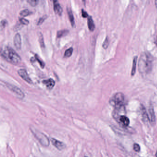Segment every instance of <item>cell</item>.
Wrapping results in <instances>:
<instances>
[{
    "mask_svg": "<svg viewBox=\"0 0 157 157\" xmlns=\"http://www.w3.org/2000/svg\"><path fill=\"white\" fill-rule=\"evenodd\" d=\"M68 33H69V30H59L57 32V36L58 38H61V37L65 36Z\"/></svg>",
    "mask_w": 157,
    "mask_h": 157,
    "instance_id": "obj_16",
    "label": "cell"
},
{
    "mask_svg": "<svg viewBox=\"0 0 157 157\" xmlns=\"http://www.w3.org/2000/svg\"><path fill=\"white\" fill-rule=\"evenodd\" d=\"M155 44H156V46H157V36L156 37V41H155Z\"/></svg>",
    "mask_w": 157,
    "mask_h": 157,
    "instance_id": "obj_29",
    "label": "cell"
},
{
    "mask_svg": "<svg viewBox=\"0 0 157 157\" xmlns=\"http://www.w3.org/2000/svg\"><path fill=\"white\" fill-rule=\"evenodd\" d=\"M20 22L23 25H27L29 23V21H28V20L26 19H24V18H20L19 19Z\"/></svg>",
    "mask_w": 157,
    "mask_h": 157,
    "instance_id": "obj_23",
    "label": "cell"
},
{
    "mask_svg": "<svg viewBox=\"0 0 157 157\" xmlns=\"http://www.w3.org/2000/svg\"><path fill=\"white\" fill-rule=\"evenodd\" d=\"M154 58L150 53L144 52L141 55L138 61V69L142 74L146 75L152 70Z\"/></svg>",
    "mask_w": 157,
    "mask_h": 157,
    "instance_id": "obj_1",
    "label": "cell"
},
{
    "mask_svg": "<svg viewBox=\"0 0 157 157\" xmlns=\"http://www.w3.org/2000/svg\"><path fill=\"white\" fill-rule=\"evenodd\" d=\"M39 42L41 48H45V44H44L43 36H42L41 33H40L39 34Z\"/></svg>",
    "mask_w": 157,
    "mask_h": 157,
    "instance_id": "obj_18",
    "label": "cell"
},
{
    "mask_svg": "<svg viewBox=\"0 0 157 157\" xmlns=\"http://www.w3.org/2000/svg\"><path fill=\"white\" fill-rule=\"evenodd\" d=\"M82 15L83 17L86 18V17H88V13L84 10V9L82 10Z\"/></svg>",
    "mask_w": 157,
    "mask_h": 157,
    "instance_id": "obj_26",
    "label": "cell"
},
{
    "mask_svg": "<svg viewBox=\"0 0 157 157\" xmlns=\"http://www.w3.org/2000/svg\"><path fill=\"white\" fill-rule=\"evenodd\" d=\"M137 57L135 56L134 57V59L133 60L132 68L131 72V76H134L136 73V65L137 62Z\"/></svg>",
    "mask_w": 157,
    "mask_h": 157,
    "instance_id": "obj_15",
    "label": "cell"
},
{
    "mask_svg": "<svg viewBox=\"0 0 157 157\" xmlns=\"http://www.w3.org/2000/svg\"><path fill=\"white\" fill-rule=\"evenodd\" d=\"M133 149L136 152H139L141 150L140 145L137 143H135L133 146Z\"/></svg>",
    "mask_w": 157,
    "mask_h": 157,
    "instance_id": "obj_25",
    "label": "cell"
},
{
    "mask_svg": "<svg viewBox=\"0 0 157 157\" xmlns=\"http://www.w3.org/2000/svg\"><path fill=\"white\" fill-rule=\"evenodd\" d=\"M85 157H87V156H85Z\"/></svg>",
    "mask_w": 157,
    "mask_h": 157,
    "instance_id": "obj_32",
    "label": "cell"
},
{
    "mask_svg": "<svg viewBox=\"0 0 157 157\" xmlns=\"http://www.w3.org/2000/svg\"><path fill=\"white\" fill-rule=\"evenodd\" d=\"M51 141L53 145L54 146L59 150L61 151L66 148V145L64 142L58 141L56 139L51 138Z\"/></svg>",
    "mask_w": 157,
    "mask_h": 157,
    "instance_id": "obj_9",
    "label": "cell"
},
{
    "mask_svg": "<svg viewBox=\"0 0 157 157\" xmlns=\"http://www.w3.org/2000/svg\"><path fill=\"white\" fill-rule=\"evenodd\" d=\"M42 83L44 84L47 88L49 89H53L55 85V81L52 78H49L48 80H44L42 81Z\"/></svg>",
    "mask_w": 157,
    "mask_h": 157,
    "instance_id": "obj_12",
    "label": "cell"
},
{
    "mask_svg": "<svg viewBox=\"0 0 157 157\" xmlns=\"http://www.w3.org/2000/svg\"><path fill=\"white\" fill-rule=\"evenodd\" d=\"M155 157H157V152H156V154H155Z\"/></svg>",
    "mask_w": 157,
    "mask_h": 157,
    "instance_id": "obj_31",
    "label": "cell"
},
{
    "mask_svg": "<svg viewBox=\"0 0 157 157\" xmlns=\"http://www.w3.org/2000/svg\"><path fill=\"white\" fill-rule=\"evenodd\" d=\"M54 6V12L56 15L61 16L63 13V9L59 4L58 0H52Z\"/></svg>",
    "mask_w": 157,
    "mask_h": 157,
    "instance_id": "obj_10",
    "label": "cell"
},
{
    "mask_svg": "<svg viewBox=\"0 0 157 157\" xmlns=\"http://www.w3.org/2000/svg\"><path fill=\"white\" fill-rule=\"evenodd\" d=\"M125 96L121 93H118L113 95L109 101L110 104L115 108L125 106Z\"/></svg>",
    "mask_w": 157,
    "mask_h": 157,
    "instance_id": "obj_3",
    "label": "cell"
},
{
    "mask_svg": "<svg viewBox=\"0 0 157 157\" xmlns=\"http://www.w3.org/2000/svg\"><path fill=\"white\" fill-rule=\"evenodd\" d=\"M7 21H5V20H3V21H1V26H3V27H4L6 26V24H7Z\"/></svg>",
    "mask_w": 157,
    "mask_h": 157,
    "instance_id": "obj_27",
    "label": "cell"
},
{
    "mask_svg": "<svg viewBox=\"0 0 157 157\" xmlns=\"http://www.w3.org/2000/svg\"><path fill=\"white\" fill-rule=\"evenodd\" d=\"M18 73L19 74V75L27 83L30 84L32 83V80L30 79L29 76L28 75V74H27V71L25 69H20L18 71Z\"/></svg>",
    "mask_w": 157,
    "mask_h": 157,
    "instance_id": "obj_8",
    "label": "cell"
},
{
    "mask_svg": "<svg viewBox=\"0 0 157 157\" xmlns=\"http://www.w3.org/2000/svg\"><path fill=\"white\" fill-rule=\"evenodd\" d=\"M83 3H84V4H85V3H86V0H83Z\"/></svg>",
    "mask_w": 157,
    "mask_h": 157,
    "instance_id": "obj_30",
    "label": "cell"
},
{
    "mask_svg": "<svg viewBox=\"0 0 157 157\" xmlns=\"http://www.w3.org/2000/svg\"><path fill=\"white\" fill-rule=\"evenodd\" d=\"M47 16L46 15L43 16V17H40L38 21L37 22V25H40L42 23H43L44 21L46 19H47Z\"/></svg>",
    "mask_w": 157,
    "mask_h": 157,
    "instance_id": "obj_22",
    "label": "cell"
},
{
    "mask_svg": "<svg viewBox=\"0 0 157 157\" xmlns=\"http://www.w3.org/2000/svg\"><path fill=\"white\" fill-rule=\"evenodd\" d=\"M88 26L90 31H93L95 29V25L91 16L88 17Z\"/></svg>",
    "mask_w": 157,
    "mask_h": 157,
    "instance_id": "obj_13",
    "label": "cell"
},
{
    "mask_svg": "<svg viewBox=\"0 0 157 157\" xmlns=\"http://www.w3.org/2000/svg\"><path fill=\"white\" fill-rule=\"evenodd\" d=\"M1 55L7 61L13 64H17L21 61L20 56L9 47H6L1 51Z\"/></svg>",
    "mask_w": 157,
    "mask_h": 157,
    "instance_id": "obj_2",
    "label": "cell"
},
{
    "mask_svg": "<svg viewBox=\"0 0 157 157\" xmlns=\"http://www.w3.org/2000/svg\"><path fill=\"white\" fill-rule=\"evenodd\" d=\"M113 118L121 126L123 127H128L130 123L129 119L125 115V114L114 115Z\"/></svg>",
    "mask_w": 157,
    "mask_h": 157,
    "instance_id": "obj_5",
    "label": "cell"
},
{
    "mask_svg": "<svg viewBox=\"0 0 157 157\" xmlns=\"http://www.w3.org/2000/svg\"><path fill=\"white\" fill-rule=\"evenodd\" d=\"M13 44L17 50H20L21 48V38L20 34L17 33L13 38Z\"/></svg>",
    "mask_w": 157,
    "mask_h": 157,
    "instance_id": "obj_11",
    "label": "cell"
},
{
    "mask_svg": "<svg viewBox=\"0 0 157 157\" xmlns=\"http://www.w3.org/2000/svg\"><path fill=\"white\" fill-rule=\"evenodd\" d=\"M148 120L152 125H154L156 123V118L155 115L154 107L152 105H150L147 112Z\"/></svg>",
    "mask_w": 157,
    "mask_h": 157,
    "instance_id": "obj_6",
    "label": "cell"
},
{
    "mask_svg": "<svg viewBox=\"0 0 157 157\" xmlns=\"http://www.w3.org/2000/svg\"><path fill=\"white\" fill-rule=\"evenodd\" d=\"M27 1L31 6L35 7L38 3L39 0H27Z\"/></svg>",
    "mask_w": 157,
    "mask_h": 157,
    "instance_id": "obj_21",
    "label": "cell"
},
{
    "mask_svg": "<svg viewBox=\"0 0 157 157\" xmlns=\"http://www.w3.org/2000/svg\"><path fill=\"white\" fill-rule=\"evenodd\" d=\"M35 58L38 62H39V64L40 65V66H41L42 68H43L45 67V63L42 61V59H41V58H40L38 55H37V54L35 55Z\"/></svg>",
    "mask_w": 157,
    "mask_h": 157,
    "instance_id": "obj_19",
    "label": "cell"
},
{
    "mask_svg": "<svg viewBox=\"0 0 157 157\" xmlns=\"http://www.w3.org/2000/svg\"><path fill=\"white\" fill-rule=\"evenodd\" d=\"M67 10L68 15V17H69L70 22H71L72 27L74 28L75 26V23L74 17L73 14V13H72L71 9L67 8Z\"/></svg>",
    "mask_w": 157,
    "mask_h": 157,
    "instance_id": "obj_14",
    "label": "cell"
},
{
    "mask_svg": "<svg viewBox=\"0 0 157 157\" xmlns=\"http://www.w3.org/2000/svg\"><path fill=\"white\" fill-rule=\"evenodd\" d=\"M7 87L11 91H13V93H14L19 98H23L25 97V94L18 87L8 83L7 84Z\"/></svg>",
    "mask_w": 157,
    "mask_h": 157,
    "instance_id": "obj_7",
    "label": "cell"
},
{
    "mask_svg": "<svg viewBox=\"0 0 157 157\" xmlns=\"http://www.w3.org/2000/svg\"><path fill=\"white\" fill-rule=\"evenodd\" d=\"M155 6L157 8V0H155Z\"/></svg>",
    "mask_w": 157,
    "mask_h": 157,
    "instance_id": "obj_28",
    "label": "cell"
},
{
    "mask_svg": "<svg viewBox=\"0 0 157 157\" xmlns=\"http://www.w3.org/2000/svg\"><path fill=\"white\" fill-rule=\"evenodd\" d=\"M73 51V49L72 48H69L67 50L65 51V54H64V57L65 58H69L71 57L72 54V52Z\"/></svg>",
    "mask_w": 157,
    "mask_h": 157,
    "instance_id": "obj_17",
    "label": "cell"
},
{
    "mask_svg": "<svg viewBox=\"0 0 157 157\" xmlns=\"http://www.w3.org/2000/svg\"><path fill=\"white\" fill-rule=\"evenodd\" d=\"M30 129L32 133L34 134L35 138H36V139L44 147H48L49 145L50 142L49 139L45 135L35 129L34 127H30Z\"/></svg>",
    "mask_w": 157,
    "mask_h": 157,
    "instance_id": "obj_4",
    "label": "cell"
},
{
    "mask_svg": "<svg viewBox=\"0 0 157 157\" xmlns=\"http://www.w3.org/2000/svg\"><path fill=\"white\" fill-rule=\"evenodd\" d=\"M30 14V11L28 9L24 10L20 13V15L22 17H26Z\"/></svg>",
    "mask_w": 157,
    "mask_h": 157,
    "instance_id": "obj_20",
    "label": "cell"
},
{
    "mask_svg": "<svg viewBox=\"0 0 157 157\" xmlns=\"http://www.w3.org/2000/svg\"><path fill=\"white\" fill-rule=\"evenodd\" d=\"M108 46H109V40H108V38L106 37L103 42V48L105 49H106L108 48Z\"/></svg>",
    "mask_w": 157,
    "mask_h": 157,
    "instance_id": "obj_24",
    "label": "cell"
}]
</instances>
